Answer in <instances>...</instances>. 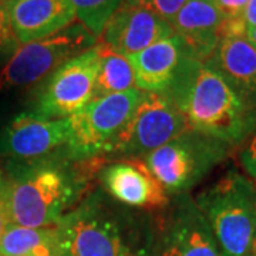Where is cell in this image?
<instances>
[{
	"label": "cell",
	"mask_w": 256,
	"mask_h": 256,
	"mask_svg": "<svg viewBox=\"0 0 256 256\" xmlns=\"http://www.w3.org/2000/svg\"><path fill=\"white\" fill-rule=\"evenodd\" d=\"M238 161L245 175L256 184V128L239 146Z\"/></svg>",
	"instance_id": "21"
},
{
	"label": "cell",
	"mask_w": 256,
	"mask_h": 256,
	"mask_svg": "<svg viewBox=\"0 0 256 256\" xmlns=\"http://www.w3.org/2000/svg\"><path fill=\"white\" fill-rule=\"evenodd\" d=\"M141 97L142 92L132 88L94 98L70 117L68 158L82 162L114 152Z\"/></svg>",
	"instance_id": "6"
},
{
	"label": "cell",
	"mask_w": 256,
	"mask_h": 256,
	"mask_svg": "<svg viewBox=\"0 0 256 256\" xmlns=\"http://www.w3.org/2000/svg\"><path fill=\"white\" fill-rule=\"evenodd\" d=\"M250 255L256 256V230H255V236H254V244H252V252Z\"/></svg>",
	"instance_id": "28"
},
{
	"label": "cell",
	"mask_w": 256,
	"mask_h": 256,
	"mask_svg": "<svg viewBox=\"0 0 256 256\" xmlns=\"http://www.w3.org/2000/svg\"><path fill=\"white\" fill-rule=\"evenodd\" d=\"M101 63V44L84 52L48 76L34 114L52 120L73 117L94 97L96 78Z\"/></svg>",
	"instance_id": "8"
},
{
	"label": "cell",
	"mask_w": 256,
	"mask_h": 256,
	"mask_svg": "<svg viewBox=\"0 0 256 256\" xmlns=\"http://www.w3.org/2000/svg\"><path fill=\"white\" fill-rule=\"evenodd\" d=\"M10 226V218H9V212H8V206H6V202H4V198L0 192V239L3 236V234L8 230V228Z\"/></svg>",
	"instance_id": "26"
},
{
	"label": "cell",
	"mask_w": 256,
	"mask_h": 256,
	"mask_svg": "<svg viewBox=\"0 0 256 256\" xmlns=\"http://www.w3.org/2000/svg\"><path fill=\"white\" fill-rule=\"evenodd\" d=\"M214 2L220 14L225 18V22H242V14L249 0H214Z\"/></svg>",
	"instance_id": "23"
},
{
	"label": "cell",
	"mask_w": 256,
	"mask_h": 256,
	"mask_svg": "<svg viewBox=\"0 0 256 256\" xmlns=\"http://www.w3.org/2000/svg\"><path fill=\"white\" fill-rule=\"evenodd\" d=\"M68 156L38 162L14 164L0 174L10 225L56 228L82 201L87 172Z\"/></svg>",
	"instance_id": "1"
},
{
	"label": "cell",
	"mask_w": 256,
	"mask_h": 256,
	"mask_svg": "<svg viewBox=\"0 0 256 256\" xmlns=\"http://www.w3.org/2000/svg\"><path fill=\"white\" fill-rule=\"evenodd\" d=\"M246 37L256 46V28H246Z\"/></svg>",
	"instance_id": "27"
},
{
	"label": "cell",
	"mask_w": 256,
	"mask_h": 256,
	"mask_svg": "<svg viewBox=\"0 0 256 256\" xmlns=\"http://www.w3.org/2000/svg\"><path fill=\"white\" fill-rule=\"evenodd\" d=\"M162 94L180 108L190 130L216 138L232 150H238L256 128V111L249 110L208 64L188 56H184Z\"/></svg>",
	"instance_id": "2"
},
{
	"label": "cell",
	"mask_w": 256,
	"mask_h": 256,
	"mask_svg": "<svg viewBox=\"0 0 256 256\" xmlns=\"http://www.w3.org/2000/svg\"><path fill=\"white\" fill-rule=\"evenodd\" d=\"M186 2L188 0H140L138 4L156 13L160 18H162L171 24L172 18Z\"/></svg>",
	"instance_id": "22"
},
{
	"label": "cell",
	"mask_w": 256,
	"mask_h": 256,
	"mask_svg": "<svg viewBox=\"0 0 256 256\" xmlns=\"http://www.w3.org/2000/svg\"><path fill=\"white\" fill-rule=\"evenodd\" d=\"M98 43L78 22L58 33L20 44L0 72V92L42 82L58 67Z\"/></svg>",
	"instance_id": "7"
},
{
	"label": "cell",
	"mask_w": 256,
	"mask_h": 256,
	"mask_svg": "<svg viewBox=\"0 0 256 256\" xmlns=\"http://www.w3.org/2000/svg\"><path fill=\"white\" fill-rule=\"evenodd\" d=\"M222 256H249L256 230V184L229 168L195 198Z\"/></svg>",
	"instance_id": "4"
},
{
	"label": "cell",
	"mask_w": 256,
	"mask_h": 256,
	"mask_svg": "<svg viewBox=\"0 0 256 256\" xmlns=\"http://www.w3.org/2000/svg\"><path fill=\"white\" fill-rule=\"evenodd\" d=\"M104 192L127 208L156 210L165 208L170 202L168 192L141 161L116 162L100 172Z\"/></svg>",
	"instance_id": "14"
},
{
	"label": "cell",
	"mask_w": 256,
	"mask_h": 256,
	"mask_svg": "<svg viewBox=\"0 0 256 256\" xmlns=\"http://www.w3.org/2000/svg\"><path fill=\"white\" fill-rule=\"evenodd\" d=\"M62 250L56 228H24L10 225L0 239L2 256H57Z\"/></svg>",
	"instance_id": "18"
},
{
	"label": "cell",
	"mask_w": 256,
	"mask_h": 256,
	"mask_svg": "<svg viewBox=\"0 0 256 256\" xmlns=\"http://www.w3.org/2000/svg\"><path fill=\"white\" fill-rule=\"evenodd\" d=\"M185 52L178 37L171 36L128 57L136 73V87L144 92H162L171 86Z\"/></svg>",
	"instance_id": "17"
},
{
	"label": "cell",
	"mask_w": 256,
	"mask_h": 256,
	"mask_svg": "<svg viewBox=\"0 0 256 256\" xmlns=\"http://www.w3.org/2000/svg\"><path fill=\"white\" fill-rule=\"evenodd\" d=\"M70 120H52L23 112L10 122L0 137V152L13 162L28 164L68 156Z\"/></svg>",
	"instance_id": "10"
},
{
	"label": "cell",
	"mask_w": 256,
	"mask_h": 256,
	"mask_svg": "<svg viewBox=\"0 0 256 256\" xmlns=\"http://www.w3.org/2000/svg\"><path fill=\"white\" fill-rule=\"evenodd\" d=\"M171 36L174 30L166 20L141 4L124 2L107 23L98 42L114 53L131 57Z\"/></svg>",
	"instance_id": "12"
},
{
	"label": "cell",
	"mask_w": 256,
	"mask_h": 256,
	"mask_svg": "<svg viewBox=\"0 0 256 256\" xmlns=\"http://www.w3.org/2000/svg\"><path fill=\"white\" fill-rule=\"evenodd\" d=\"M100 43V42H98ZM101 44V43H100ZM136 87V73L130 58L101 44V63L96 78L94 98L128 92Z\"/></svg>",
	"instance_id": "19"
},
{
	"label": "cell",
	"mask_w": 256,
	"mask_h": 256,
	"mask_svg": "<svg viewBox=\"0 0 256 256\" xmlns=\"http://www.w3.org/2000/svg\"><path fill=\"white\" fill-rule=\"evenodd\" d=\"M0 256H2V255H0Z\"/></svg>",
	"instance_id": "32"
},
{
	"label": "cell",
	"mask_w": 256,
	"mask_h": 256,
	"mask_svg": "<svg viewBox=\"0 0 256 256\" xmlns=\"http://www.w3.org/2000/svg\"><path fill=\"white\" fill-rule=\"evenodd\" d=\"M160 256H222L208 220L186 194L162 225Z\"/></svg>",
	"instance_id": "13"
},
{
	"label": "cell",
	"mask_w": 256,
	"mask_h": 256,
	"mask_svg": "<svg viewBox=\"0 0 256 256\" xmlns=\"http://www.w3.org/2000/svg\"><path fill=\"white\" fill-rule=\"evenodd\" d=\"M8 9L18 44L56 34L77 22L68 0H9Z\"/></svg>",
	"instance_id": "16"
},
{
	"label": "cell",
	"mask_w": 256,
	"mask_h": 256,
	"mask_svg": "<svg viewBox=\"0 0 256 256\" xmlns=\"http://www.w3.org/2000/svg\"><path fill=\"white\" fill-rule=\"evenodd\" d=\"M60 246L72 256H154L152 230L104 191L82 198L57 225Z\"/></svg>",
	"instance_id": "3"
},
{
	"label": "cell",
	"mask_w": 256,
	"mask_h": 256,
	"mask_svg": "<svg viewBox=\"0 0 256 256\" xmlns=\"http://www.w3.org/2000/svg\"><path fill=\"white\" fill-rule=\"evenodd\" d=\"M126 3H131V4H138V2L140 0H124Z\"/></svg>",
	"instance_id": "30"
},
{
	"label": "cell",
	"mask_w": 256,
	"mask_h": 256,
	"mask_svg": "<svg viewBox=\"0 0 256 256\" xmlns=\"http://www.w3.org/2000/svg\"><path fill=\"white\" fill-rule=\"evenodd\" d=\"M8 2L9 0H0V50H3L16 40L10 24Z\"/></svg>",
	"instance_id": "24"
},
{
	"label": "cell",
	"mask_w": 256,
	"mask_h": 256,
	"mask_svg": "<svg viewBox=\"0 0 256 256\" xmlns=\"http://www.w3.org/2000/svg\"><path fill=\"white\" fill-rule=\"evenodd\" d=\"M232 151L216 138L188 130L148 154L144 164L168 194L185 195L218 168Z\"/></svg>",
	"instance_id": "5"
},
{
	"label": "cell",
	"mask_w": 256,
	"mask_h": 256,
	"mask_svg": "<svg viewBox=\"0 0 256 256\" xmlns=\"http://www.w3.org/2000/svg\"><path fill=\"white\" fill-rule=\"evenodd\" d=\"M205 64L226 82L249 110L256 111V46L244 23H226L214 54Z\"/></svg>",
	"instance_id": "11"
},
{
	"label": "cell",
	"mask_w": 256,
	"mask_h": 256,
	"mask_svg": "<svg viewBox=\"0 0 256 256\" xmlns=\"http://www.w3.org/2000/svg\"><path fill=\"white\" fill-rule=\"evenodd\" d=\"M171 26L182 43L185 56L206 63L224 34L225 18L214 0H188Z\"/></svg>",
	"instance_id": "15"
},
{
	"label": "cell",
	"mask_w": 256,
	"mask_h": 256,
	"mask_svg": "<svg viewBox=\"0 0 256 256\" xmlns=\"http://www.w3.org/2000/svg\"><path fill=\"white\" fill-rule=\"evenodd\" d=\"M73 8L76 20L87 28L97 40L112 14L120 9L124 0H68Z\"/></svg>",
	"instance_id": "20"
},
{
	"label": "cell",
	"mask_w": 256,
	"mask_h": 256,
	"mask_svg": "<svg viewBox=\"0 0 256 256\" xmlns=\"http://www.w3.org/2000/svg\"><path fill=\"white\" fill-rule=\"evenodd\" d=\"M249 256H252V255H249Z\"/></svg>",
	"instance_id": "31"
},
{
	"label": "cell",
	"mask_w": 256,
	"mask_h": 256,
	"mask_svg": "<svg viewBox=\"0 0 256 256\" xmlns=\"http://www.w3.org/2000/svg\"><path fill=\"white\" fill-rule=\"evenodd\" d=\"M242 22L245 28H256V0H249L242 14Z\"/></svg>",
	"instance_id": "25"
},
{
	"label": "cell",
	"mask_w": 256,
	"mask_h": 256,
	"mask_svg": "<svg viewBox=\"0 0 256 256\" xmlns=\"http://www.w3.org/2000/svg\"><path fill=\"white\" fill-rule=\"evenodd\" d=\"M188 130L186 118L165 94L142 92L114 152L146 156Z\"/></svg>",
	"instance_id": "9"
},
{
	"label": "cell",
	"mask_w": 256,
	"mask_h": 256,
	"mask_svg": "<svg viewBox=\"0 0 256 256\" xmlns=\"http://www.w3.org/2000/svg\"><path fill=\"white\" fill-rule=\"evenodd\" d=\"M57 256H72V255H70V254H67L66 250H63V249H62V250L58 252V255Z\"/></svg>",
	"instance_id": "29"
}]
</instances>
